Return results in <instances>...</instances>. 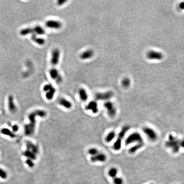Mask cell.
Returning a JSON list of instances; mask_svg holds the SVG:
<instances>
[{"mask_svg":"<svg viewBox=\"0 0 184 184\" xmlns=\"http://www.w3.org/2000/svg\"><path fill=\"white\" fill-rule=\"evenodd\" d=\"M104 107L107 110L108 116L110 118L115 117L117 113V109L114 104L110 101H107L104 104Z\"/></svg>","mask_w":184,"mask_h":184,"instance_id":"7","label":"cell"},{"mask_svg":"<svg viewBox=\"0 0 184 184\" xmlns=\"http://www.w3.org/2000/svg\"><path fill=\"white\" fill-rule=\"evenodd\" d=\"M116 137V132L114 131H112L109 132L105 138V141L107 143H109L114 139Z\"/></svg>","mask_w":184,"mask_h":184,"instance_id":"25","label":"cell"},{"mask_svg":"<svg viewBox=\"0 0 184 184\" xmlns=\"http://www.w3.org/2000/svg\"><path fill=\"white\" fill-rule=\"evenodd\" d=\"M8 177V173L5 170L0 168V178L3 179H6Z\"/></svg>","mask_w":184,"mask_h":184,"instance_id":"28","label":"cell"},{"mask_svg":"<svg viewBox=\"0 0 184 184\" xmlns=\"http://www.w3.org/2000/svg\"><path fill=\"white\" fill-rule=\"evenodd\" d=\"M0 132L2 134L6 136H7L10 138H13L16 137V135L15 133H13L11 130L7 128L4 127L2 128L0 130Z\"/></svg>","mask_w":184,"mask_h":184,"instance_id":"20","label":"cell"},{"mask_svg":"<svg viewBox=\"0 0 184 184\" xmlns=\"http://www.w3.org/2000/svg\"><path fill=\"white\" fill-rule=\"evenodd\" d=\"M113 183L114 184H123L124 181L122 178L116 176L113 179Z\"/></svg>","mask_w":184,"mask_h":184,"instance_id":"29","label":"cell"},{"mask_svg":"<svg viewBox=\"0 0 184 184\" xmlns=\"http://www.w3.org/2000/svg\"><path fill=\"white\" fill-rule=\"evenodd\" d=\"M85 109L92 112L93 114L98 113L99 110L98 104L96 101H91L89 102L85 107Z\"/></svg>","mask_w":184,"mask_h":184,"instance_id":"14","label":"cell"},{"mask_svg":"<svg viewBox=\"0 0 184 184\" xmlns=\"http://www.w3.org/2000/svg\"><path fill=\"white\" fill-rule=\"evenodd\" d=\"M143 132L151 141H155L158 138V135L155 131L149 127H144L143 128Z\"/></svg>","mask_w":184,"mask_h":184,"instance_id":"9","label":"cell"},{"mask_svg":"<svg viewBox=\"0 0 184 184\" xmlns=\"http://www.w3.org/2000/svg\"><path fill=\"white\" fill-rule=\"evenodd\" d=\"M45 25L47 28L50 29L59 30L61 28L62 24L60 21L54 20H49L46 21Z\"/></svg>","mask_w":184,"mask_h":184,"instance_id":"11","label":"cell"},{"mask_svg":"<svg viewBox=\"0 0 184 184\" xmlns=\"http://www.w3.org/2000/svg\"><path fill=\"white\" fill-rule=\"evenodd\" d=\"M107 159V157L106 154L102 153L99 152L96 155L91 156L90 158V160L93 163H95L97 162H104L106 161Z\"/></svg>","mask_w":184,"mask_h":184,"instance_id":"15","label":"cell"},{"mask_svg":"<svg viewBox=\"0 0 184 184\" xmlns=\"http://www.w3.org/2000/svg\"><path fill=\"white\" fill-rule=\"evenodd\" d=\"M47 116V112L45 110L41 109H36L32 111L28 115V118L29 122L24 126V133L27 136H31L35 133L36 124V118H44Z\"/></svg>","mask_w":184,"mask_h":184,"instance_id":"1","label":"cell"},{"mask_svg":"<svg viewBox=\"0 0 184 184\" xmlns=\"http://www.w3.org/2000/svg\"><path fill=\"white\" fill-rule=\"evenodd\" d=\"M67 0H59L58 1H57V5L59 6H62V5H63L64 4H65L67 2Z\"/></svg>","mask_w":184,"mask_h":184,"instance_id":"33","label":"cell"},{"mask_svg":"<svg viewBox=\"0 0 184 184\" xmlns=\"http://www.w3.org/2000/svg\"><path fill=\"white\" fill-rule=\"evenodd\" d=\"M26 150L30 151L34 154L38 155L40 151L38 145L35 144L34 143L32 142V141H27L26 143Z\"/></svg>","mask_w":184,"mask_h":184,"instance_id":"13","label":"cell"},{"mask_svg":"<svg viewBox=\"0 0 184 184\" xmlns=\"http://www.w3.org/2000/svg\"><path fill=\"white\" fill-rule=\"evenodd\" d=\"M59 105L67 109H70L72 107L73 104L71 102L64 98H61L59 100Z\"/></svg>","mask_w":184,"mask_h":184,"instance_id":"18","label":"cell"},{"mask_svg":"<svg viewBox=\"0 0 184 184\" xmlns=\"http://www.w3.org/2000/svg\"><path fill=\"white\" fill-rule=\"evenodd\" d=\"M8 107L10 112L13 113L16 112L17 108L15 103L14 98L12 95H10L8 97Z\"/></svg>","mask_w":184,"mask_h":184,"instance_id":"16","label":"cell"},{"mask_svg":"<svg viewBox=\"0 0 184 184\" xmlns=\"http://www.w3.org/2000/svg\"><path fill=\"white\" fill-rule=\"evenodd\" d=\"M113 95L114 93L112 91H108L104 92L97 93L95 95V98L96 101H106L107 102L112 98Z\"/></svg>","mask_w":184,"mask_h":184,"instance_id":"8","label":"cell"},{"mask_svg":"<svg viewBox=\"0 0 184 184\" xmlns=\"http://www.w3.org/2000/svg\"><path fill=\"white\" fill-rule=\"evenodd\" d=\"M143 142H144V139L141 134L137 132H133L130 134L126 138L125 141L126 145H128L129 144L134 143H137V144Z\"/></svg>","mask_w":184,"mask_h":184,"instance_id":"5","label":"cell"},{"mask_svg":"<svg viewBox=\"0 0 184 184\" xmlns=\"http://www.w3.org/2000/svg\"><path fill=\"white\" fill-rule=\"evenodd\" d=\"M87 153L90 155H91V156H92L97 155L99 153V151L96 148H91L88 149Z\"/></svg>","mask_w":184,"mask_h":184,"instance_id":"27","label":"cell"},{"mask_svg":"<svg viewBox=\"0 0 184 184\" xmlns=\"http://www.w3.org/2000/svg\"><path fill=\"white\" fill-rule=\"evenodd\" d=\"M11 127L12 128V131L14 133L17 132L19 130V126L16 124H15L14 125H12Z\"/></svg>","mask_w":184,"mask_h":184,"instance_id":"32","label":"cell"},{"mask_svg":"<svg viewBox=\"0 0 184 184\" xmlns=\"http://www.w3.org/2000/svg\"><path fill=\"white\" fill-rule=\"evenodd\" d=\"M94 52L91 49H87L83 52L80 55V58L81 60H85L92 58L94 56Z\"/></svg>","mask_w":184,"mask_h":184,"instance_id":"17","label":"cell"},{"mask_svg":"<svg viewBox=\"0 0 184 184\" xmlns=\"http://www.w3.org/2000/svg\"><path fill=\"white\" fill-rule=\"evenodd\" d=\"M130 80L128 78H125L122 81V84L125 87H128L130 85Z\"/></svg>","mask_w":184,"mask_h":184,"instance_id":"31","label":"cell"},{"mask_svg":"<svg viewBox=\"0 0 184 184\" xmlns=\"http://www.w3.org/2000/svg\"><path fill=\"white\" fill-rule=\"evenodd\" d=\"M23 155L27 159H30L33 161L36 160L38 156L30 151L27 150H25V151H24V152L23 153Z\"/></svg>","mask_w":184,"mask_h":184,"instance_id":"22","label":"cell"},{"mask_svg":"<svg viewBox=\"0 0 184 184\" xmlns=\"http://www.w3.org/2000/svg\"><path fill=\"white\" fill-rule=\"evenodd\" d=\"M61 52L59 49H55L51 52L50 62L52 65L56 66L59 62L60 59Z\"/></svg>","mask_w":184,"mask_h":184,"instance_id":"10","label":"cell"},{"mask_svg":"<svg viewBox=\"0 0 184 184\" xmlns=\"http://www.w3.org/2000/svg\"><path fill=\"white\" fill-rule=\"evenodd\" d=\"M130 129L129 126H124L121 129L118 135L117 138L113 145V148L115 151H119L122 148V139H123L127 132Z\"/></svg>","mask_w":184,"mask_h":184,"instance_id":"4","label":"cell"},{"mask_svg":"<svg viewBox=\"0 0 184 184\" xmlns=\"http://www.w3.org/2000/svg\"><path fill=\"white\" fill-rule=\"evenodd\" d=\"M43 90L45 92V97L48 100H52L55 95L56 89L52 84H47L43 87Z\"/></svg>","mask_w":184,"mask_h":184,"instance_id":"6","label":"cell"},{"mask_svg":"<svg viewBox=\"0 0 184 184\" xmlns=\"http://www.w3.org/2000/svg\"><path fill=\"white\" fill-rule=\"evenodd\" d=\"M31 38L32 41L39 45H43L45 43V41L44 38L38 37L37 35H32Z\"/></svg>","mask_w":184,"mask_h":184,"instance_id":"23","label":"cell"},{"mask_svg":"<svg viewBox=\"0 0 184 184\" xmlns=\"http://www.w3.org/2000/svg\"><path fill=\"white\" fill-rule=\"evenodd\" d=\"M179 7L182 10H184V2L182 3L179 5Z\"/></svg>","mask_w":184,"mask_h":184,"instance_id":"35","label":"cell"},{"mask_svg":"<svg viewBox=\"0 0 184 184\" xmlns=\"http://www.w3.org/2000/svg\"><path fill=\"white\" fill-rule=\"evenodd\" d=\"M78 95L80 98L83 102H86L88 98V95L85 89L81 88L78 90Z\"/></svg>","mask_w":184,"mask_h":184,"instance_id":"21","label":"cell"},{"mask_svg":"<svg viewBox=\"0 0 184 184\" xmlns=\"http://www.w3.org/2000/svg\"><path fill=\"white\" fill-rule=\"evenodd\" d=\"M180 140L178 138L170 134L168 137V140L166 141L165 145L167 148L171 149L174 153L179 152L180 148Z\"/></svg>","mask_w":184,"mask_h":184,"instance_id":"2","label":"cell"},{"mask_svg":"<svg viewBox=\"0 0 184 184\" xmlns=\"http://www.w3.org/2000/svg\"><path fill=\"white\" fill-rule=\"evenodd\" d=\"M152 184V183H151V184Z\"/></svg>","mask_w":184,"mask_h":184,"instance_id":"36","label":"cell"},{"mask_svg":"<svg viewBox=\"0 0 184 184\" xmlns=\"http://www.w3.org/2000/svg\"><path fill=\"white\" fill-rule=\"evenodd\" d=\"M144 142L141 143H137L134 146L130 148L129 150V152L130 153H134L136 152L138 150L140 149L144 146Z\"/></svg>","mask_w":184,"mask_h":184,"instance_id":"24","label":"cell"},{"mask_svg":"<svg viewBox=\"0 0 184 184\" xmlns=\"http://www.w3.org/2000/svg\"><path fill=\"white\" fill-rule=\"evenodd\" d=\"M180 148H183L184 149V138L181 139L180 140Z\"/></svg>","mask_w":184,"mask_h":184,"instance_id":"34","label":"cell"},{"mask_svg":"<svg viewBox=\"0 0 184 184\" xmlns=\"http://www.w3.org/2000/svg\"><path fill=\"white\" fill-rule=\"evenodd\" d=\"M148 57L150 59L160 60L163 58V55L160 52L155 51H150L148 52Z\"/></svg>","mask_w":184,"mask_h":184,"instance_id":"19","label":"cell"},{"mask_svg":"<svg viewBox=\"0 0 184 184\" xmlns=\"http://www.w3.org/2000/svg\"><path fill=\"white\" fill-rule=\"evenodd\" d=\"M26 163L28 166V167L30 168H32L35 166V163L34 162V161L30 159H27L26 160Z\"/></svg>","mask_w":184,"mask_h":184,"instance_id":"30","label":"cell"},{"mask_svg":"<svg viewBox=\"0 0 184 184\" xmlns=\"http://www.w3.org/2000/svg\"><path fill=\"white\" fill-rule=\"evenodd\" d=\"M118 170L116 168H110L108 172V175L112 178H114L117 176Z\"/></svg>","mask_w":184,"mask_h":184,"instance_id":"26","label":"cell"},{"mask_svg":"<svg viewBox=\"0 0 184 184\" xmlns=\"http://www.w3.org/2000/svg\"><path fill=\"white\" fill-rule=\"evenodd\" d=\"M49 76L51 78L56 81L58 84H60L62 82V77L59 71L56 68H52L49 71Z\"/></svg>","mask_w":184,"mask_h":184,"instance_id":"12","label":"cell"},{"mask_svg":"<svg viewBox=\"0 0 184 184\" xmlns=\"http://www.w3.org/2000/svg\"><path fill=\"white\" fill-rule=\"evenodd\" d=\"M45 33V29L39 25L33 27H27L22 29L20 31V35L22 36H26L30 34L41 35H44Z\"/></svg>","mask_w":184,"mask_h":184,"instance_id":"3","label":"cell"}]
</instances>
